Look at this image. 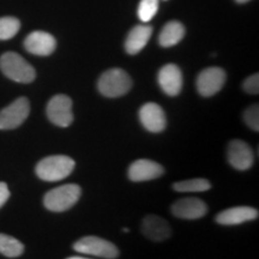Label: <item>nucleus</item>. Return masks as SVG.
<instances>
[{"label": "nucleus", "mask_w": 259, "mask_h": 259, "mask_svg": "<svg viewBox=\"0 0 259 259\" xmlns=\"http://www.w3.org/2000/svg\"><path fill=\"white\" fill-rule=\"evenodd\" d=\"M74 161L66 155H53L41 160L36 166V174L45 181H60L72 173Z\"/></svg>", "instance_id": "1"}, {"label": "nucleus", "mask_w": 259, "mask_h": 259, "mask_svg": "<svg viewBox=\"0 0 259 259\" xmlns=\"http://www.w3.org/2000/svg\"><path fill=\"white\" fill-rule=\"evenodd\" d=\"M0 69L8 78L18 83H31L36 77L34 67L14 52L3 54L0 58Z\"/></svg>", "instance_id": "2"}, {"label": "nucleus", "mask_w": 259, "mask_h": 259, "mask_svg": "<svg viewBox=\"0 0 259 259\" xmlns=\"http://www.w3.org/2000/svg\"><path fill=\"white\" fill-rule=\"evenodd\" d=\"M99 92L103 96L115 99L124 96L132 88V79L127 72L121 69H111L103 72L97 82Z\"/></svg>", "instance_id": "3"}, {"label": "nucleus", "mask_w": 259, "mask_h": 259, "mask_svg": "<svg viewBox=\"0 0 259 259\" xmlns=\"http://www.w3.org/2000/svg\"><path fill=\"white\" fill-rule=\"evenodd\" d=\"M82 190L77 184H66L46 193L44 204L53 212H63L72 208L78 202Z\"/></svg>", "instance_id": "4"}, {"label": "nucleus", "mask_w": 259, "mask_h": 259, "mask_svg": "<svg viewBox=\"0 0 259 259\" xmlns=\"http://www.w3.org/2000/svg\"><path fill=\"white\" fill-rule=\"evenodd\" d=\"M73 248L79 253L96 255L106 259H114L119 255L118 247L113 242L99 236H84L74 242Z\"/></svg>", "instance_id": "5"}, {"label": "nucleus", "mask_w": 259, "mask_h": 259, "mask_svg": "<svg viewBox=\"0 0 259 259\" xmlns=\"http://www.w3.org/2000/svg\"><path fill=\"white\" fill-rule=\"evenodd\" d=\"M47 116L51 122L59 127H67L72 124V100L67 95H56L47 105Z\"/></svg>", "instance_id": "6"}, {"label": "nucleus", "mask_w": 259, "mask_h": 259, "mask_svg": "<svg viewBox=\"0 0 259 259\" xmlns=\"http://www.w3.org/2000/svg\"><path fill=\"white\" fill-rule=\"evenodd\" d=\"M30 103L27 97H19L0 112V130H14L27 120Z\"/></svg>", "instance_id": "7"}, {"label": "nucleus", "mask_w": 259, "mask_h": 259, "mask_svg": "<svg viewBox=\"0 0 259 259\" xmlns=\"http://www.w3.org/2000/svg\"><path fill=\"white\" fill-rule=\"evenodd\" d=\"M226 72L221 67H208L198 74L196 80L197 90L204 97L213 96L223 88Z\"/></svg>", "instance_id": "8"}, {"label": "nucleus", "mask_w": 259, "mask_h": 259, "mask_svg": "<svg viewBox=\"0 0 259 259\" xmlns=\"http://www.w3.org/2000/svg\"><path fill=\"white\" fill-rule=\"evenodd\" d=\"M139 120L145 130L149 132H162L167 126V118L164 114V111L158 106L157 103L149 102L145 103L139 109Z\"/></svg>", "instance_id": "9"}, {"label": "nucleus", "mask_w": 259, "mask_h": 259, "mask_svg": "<svg viewBox=\"0 0 259 259\" xmlns=\"http://www.w3.org/2000/svg\"><path fill=\"white\" fill-rule=\"evenodd\" d=\"M24 47L29 53L35 56H51L57 47V41L53 35L46 31H32L24 40Z\"/></svg>", "instance_id": "10"}, {"label": "nucleus", "mask_w": 259, "mask_h": 259, "mask_svg": "<svg viewBox=\"0 0 259 259\" xmlns=\"http://www.w3.org/2000/svg\"><path fill=\"white\" fill-rule=\"evenodd\" d=\"M228 161L238 170H246L252 167L254 162V155L250 145L240 139H234L228 145Z\"/></svg>", "instance_id": "11"}, {"label": "nucleus", "mask_w": 259, "mask_h": 259, "mask_svg": "<svg viewBox=\"0 0 259 259\" xmlns=\"http://www.w3.org/2000/svg\"><path fill=\"white\" fill-rule=\"evenodd\" d=\"M157 80L161 89L168 96L179 95L183 89V73L174 64H167L158 71Z\"/></svg>", "instance_id": "12"}, {"label": "nucleus", "mask_w": 259, "mask_h": 259, "mask_svg": "<svg viewBox=\"0 0 259 259\" xmlns=\"http://www.w3.org/2000/svg\"><path fill=\"white\" fill-rule=\"evenodd\" d=\"M164 169L157 162H154L147 158H141V160L135 161L128 168V179L135 181V183H141V181H148L157 179L163 176Z\"/></svg>", "instance_id": "13"}, {"label": "nucleus", "mask_w": 259, "mask_h": 259, "mask_svg": "<svg viewBox=\"0 0 259 259\" xmlns=\"http://www.w3.org/2000/svg\"><path fill=\"white\" fill-rule=\"evenodd\" d=\"M208 211L206 204L199 198H183L178 200L171 206V212L176 218L184 220H197L203 218Z\"/></svg>", "instance_id": "14"}, {"label": "nucleus", "mask_w": 259, "mask_h": 259, "mask_svg": "<svg viewBox=\"0 0 259 259\" xmlns=\"http://www.w3.org/2000/svg\"><path fill=\"white\" fill-rule=\"evenodd\" d=\"M258 210L251 206H234L223 210L216 216V222L222 226H236L241 223L253 221L258 218Z\"/></svg>", "instance_id": "15"}, {"label": "nucleus", "mask_w": 259, "mask_h": 259, "mask_svg": "<svg viewBox=\"0 0 259 259\" xmlns=\"http://www.w3.org/2000/svg\"><path fill=\"white\" fill-rule=\"evenodd\" d=\"M142 231L148 239L158 242L167 240L171 234L170 226L168 225V222L157 215L145 216L143 225H142Z\"/></svg>", "instance_id": "16"}, {"label": "nucleus", "mask_w": 259, "mask_h": 259, "mask_svg": "<svg viewBox=\"0 0 259 259\" xmlns=\"http://www.w3.org/2000/svg\"><path fill=\"white\" fill-rule=\"evenodd\" d=\"M153 34V27L150 25H136L131 31L128 32L127 38L125 41V50L128 54H137L150 40Z\"/></svg>", "instance_id": "17"}, {"label": "nucleus", "mask_w": 259, "mask_h": 259, "mask_svg": "<svg viewBox=\"0 0 259 259\" xmlns=\"http://www.w3.org/2000/svg\"><path fill=\"white\" fill-rule=\"evenodd\" d=\"M185 36V27L178 21H170L164 25L158 36V44L162 47H173Z\"/></svg>", "instance_id": "18"}, {"label": "nucleus", "mask_w": 259, "mask_h": 259, "mask_svg": "<svg viewBox=\"0 0 259 259\" xmlns=\"http://www.w3.org/2000/svg\"><path fill=\"white\" fill-rule=\"evenodd\" d=\"M24 251V246L17 239L6 234H0V253L9 258L19 257Z\"/></svg>", "instance_id": "19"}, {"label": "nucleus", "mask_w": 259, "mask_h": 259, "mask_svg": "<svg viewBox=\"0 0 259 259\" xmlns=\"http://www.w3.org/2000/svg\"><path fill=\"white\" fill-rule=\"evenodd\" d=\"M173 189L178 192H204L211 189V184L206 179H190L179 181L173 185Z\"/></svg>", "instance_id": "20"}, {"label": "nucleus", "mask_w": 259, "mask_h": 259, "mask_svg": "<svg viewBox=\"0 0 259 259\" xmlns=\"http://www.w3.org/2000/svg\"><path fill=\"white\" fill-rule=\"evenodd\" d=\"M21 28V22L15 17L0 18V40H10L15 36Z\"/></svg>", "instance_id": "21"}, {"label": "nucleus", "mask_w": 259, "mask_h": 259, "mask_svg": "<svg viewBox=\"0 0 259 259\" xmlns=\"http://www.w3.org/2000/svg\"><path fill=\"white\" fill-rule=\"evenodd\" d=\"M158 10V0H141L138 6V17L142 22L148 23L155 17Z\"/></svg>", "instance_id": "22"}, {"label": "nucleus", "mask_w": 259, "mask_h": 259, "mask_svg": "<svg viewBox=\"0 0 259 259\" xmlns=\"http://www.w3.org/2000/svg\"><path fill=\"white\" fill-rule=\"evenodd\" d=\"M244 121L251 130L258 132L259 131V107L258 105H253L248 107L244 112Z\"/></svg>", "instance_id": "23"}, {"label": "nucleus", "mask_w": 259, "mask_h": 259, "mask_svg": "<svg viewBox=\"0 0 259 259\" xmlns=\"http://www.w3.org/2000/svg\"><path fill=\"white\" fill-rule=\"evenodd\" d=\"M242 88H244L246 93L257 95L259 93V74L254 73L248 77V78H246L244 84H242Z\"/></svg>", "instance_id": "24"}, {"label": "nucleus", "mask_w": 259, "mask_h": 259, "mask_svg": "<svg viewBox=\"0 0 259 259\" xmlns=\"http://www.w3.org/2000/svg\"><path fill=\"white\" fill-rule=\"evenodd\" d=\"M9 197H10V191H9L8 185H6L5 183H0V208L8 202Z\"/></svg>", "instance_id": "25"}, {"label": "nucleus", "mask_w": 259, "mask_h": 259, "mask_svg": "<svg viewBox=\"0 0 259 259\" xmlns=\"http://www.w3.org/2000/svg\"><path fill=\"white\" fill-rule=\"evenodd\" d=\"M236 3H239V4H244V3H247L250 2V0H235Z\"/></svg>", "instance_id": "26"}, {"label": "nucleus", "mask_w": 259, "mask_h": 259, "mask_svg": "<svg viewBox=\"0 0 259 259\" xmlns=\"http://www.w3.org/2000/svg\"><path fill=\"white\" fill-rule=\"evenodd\" d=\"M67 259H87V258H82V257H71V258H67Z\"/></svg>", "instance_id": "27"}]
</instances>
